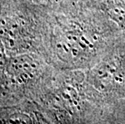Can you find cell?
Returning a JSON list of instances; mask_svg holds the SVG:
<instances>
[{
	"label": "cell",
	"mask_w": 125,
	"mask_h": 124,
	"mask_svg": "<svg viewBox=\"0 0 125 124\" xmlns=\"http://www.w3.org/2000/svg\"><path fill=\"white\" fill-rule=\"evenodd\" d=\"M7 67V60L4 52L2 42L1 40V39H0V84L2 82L4 71Z\"/></svg>",
	"instance_id": "1"
}]
</instances>
